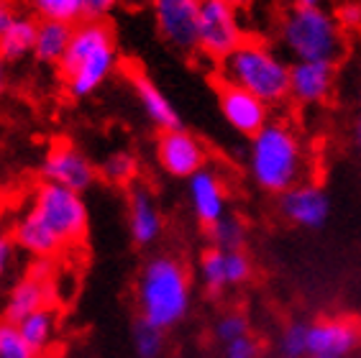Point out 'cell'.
<instances>
[{
    "label": "cell",
    "instance_id": "17",
    "mask_svg": "<svg viewBox=\"0 0 361 358\" xmlns=\"http://www.w3.org/2000/svg\"><path fill=\"white\" fill-rule=\"evenodd\" d=\"M54 295L51 282H39L31 274L21 276L18 282H13V287L8 290L6 300H3V310H0V320L18 325L23 317H28L31 312H39L44 307H49Z\"/></svg>",
    "mask_w": 361,
    "mask_h": 358
},
{
    "label": "cell",
    "instance_id": "25",
    "mask_svg": "<svg viewBox=\"0 0 361 358\" xmlns=\"http://www.w3.org/2000/svg\"><path fill=\"white\" fill-rule=\"evenodd\" d=\"M131 343L139 358H159L164 351V331L154 328L139 317L131 328Z\"/></svg>",
    "mask_w": 361,
    "mask_h": 358
},
{
    "label": "cell",
    "instance_id": "9",
    "mask_svg": "<svg viewBox=\"0 0 361 358\" xmlns=\"http://www.w3.org/2000/svg\"><path fill=\"white\" fill-rule=\"evenodd\" d=\"M157 161L169 177L190 179L208 166V149L195 133L164 131L157 138Z\"/></svg>",
    "mask_w": 361,
    "mask_h": 358
},
{
    "label": "cell",
    "instance_id": "32",
    "mask_svg": "<svg viewBox=\"0 0 361 358\" xmlns=\"http://www.w3.org/2000/svg\"><path fill=\"white\" fill-rule=\"evenodd\" d=\"M223 358H259V340L243 335L233 343L223 345Z\"/></svg>",
    "mask_w": 361,
    "mask_h": 358
},
{
    "label": "cell",
    "instance_id": "13",
    "mask_svg": "<svg viewBox=\"0 0 361 358\" xmlns=\"http://www.w3.org/2000/svg\"><path fill=\"white\" fill-rule=\"evenodd\" d=\"M361 340V325L351 317H326L307 325V356L346 358Z\"/></svg>",
    "mask_w": 361,
    "mask_h": 358
},
{
    "label": "cell",
    "instance_id": "4",
    "mask_svg": "<svg viewBox=\"0 0 361 358\" xmlns=\"http://www.w3.org/2000/svg\"><path fill=\"white\" fill-rule=\"evenodd\" d=\"M277 42L295 62L336 64L346 49V36L334 11L315 0H298L287 8L277 23Z\"/></svg>",
    "mask_w": 361,
    "mask_h": 358
},
{
    "label": "cell",
    "instance_id": "6",
    "mask_svg": "<svg viewBox=\"0 0 361 358\" xmlns=\"http://www.w3.org/2000/svg\"><path fill=\"white\" fill-rule=\"evenodd\" d=\"M28 210H34L64 246H80L90 228V210L82 195L51 182H42L36 187Z\"/></svg>",
    "mask_w": 361,
    "mask_h": 358
},
{
    "label": "cell",
    "instance_id": "11",
    "mask_svg": "<svg viewBox=\"0 0 361 358\" xmlns=\"http://www.w3.org/2000/svg\"><path fill=\"white\" fill-rule=\"evenodd\" d=\"M157 31L180 51L197 49V16L200 0H157L152 6Z\"/></svg>",
    "mask_w": 361,
    "mask_h": 358
},
{
    "label": "cell",
    "instance_id": "27",
    "mask_svg": "<svg viewBox=\"0 0 361 358\" xmlns=\"http://www.w3.org/2000/svg\"><path fill=\"white\" fill-rule=\"evenodd\" d=\"M136 172H139V164H136L133 154H128V152H113L111 156L103 161V166H100V177L118 187L128 185V182L136 177Z\"/></svg>",
    "mask_w": 361,
    "mask_h": 358
},
{
    "label": "cell",
    "instance_id": "2",
    "mask_svg": "<svg viewBox=\"0 0 361 358\" xmlns=\"http://www.w3.org/2000/svg\"><path fill=\"white\" fill-rule=\"evenodd\" d=\"M116 67H118V47L111 23H77L72 28L70 47L59 62L67 92L77 100L95 95L105 80L116 72Z\"/></svg>",
    "mask_w": 361,
    "mask_h": 358
},
{
    "label": "cell",
    "instance_id": "37",
    "mask_svg": "<svg viewBox=\"0 0 361 358\" xmlns=\"http://www.w3.org/2000/svg\"><path fill=\"white\" fill-rule=\"evenodd\" d=\"M6 85H8V64L0 59V97L6 92Z\"/></svg>",
    "mask_w": 361,
    "mask_h": 358
},
{
    "label": "cell",
    "instance_id": "34",
    "mask_svg": "<svg viewBox=\"0 0 361 358\" xmlns=\"http://www.w3.org/2000/svg\"><path fill=\"white\" fill-rule=\"evenodd\" d=\"M336 21H338L341 31H354L361 26V6L359 3H343L336 11Z\"/></svg>",
    "mask_w": 361,
    "mask_h": 358
},
{
    "label": "cell",
    "instance_id": "35",
    "mask_svg": "<svg viewBox=\"0 0 361 358\" xmlns=\"http://www.w3.org/2000/svg\"><path fill=\"white\" fill-rule=\"evenodd\" d=\"M16 261V243L11 235L0 233V276L8 274V268Z\"/></svg>",
    "mask_w": 361,
    "mask_h": 358
},
{
    "label": "cell",
    "instance_id": "31",
    "mask_svg": "<svg viewBox=\"0 0 361 358\" xmlns=\"http://www.w3.org/2000/svg\"><path fill=\"white\" fill-rule=\"evenodd\" d=\"M243 335H249V320H246V315H241V312H228V315L218 317L216 338L223 345L233 343V340H238V338H243Z\"/></svg>",
    "mask_w": 361,
    "mask_h": 358
},
{
    "label": "cell",
    "instance_id": "20",
    "mask_svg": "<svg viewBox=\"0 0 361 358\" xmlns=\"http://www.w3.org/2000/svg\"><path fill=\"white\" fill-rule=\"evenodd\" d=\"M36 26H39V21H36L34 16L18 13L13 26L0 36V59L6 64H11V62H21L23 56L28 54H34Z\"/></svg>",
    "mask_w": 361,
    "mask_h": 358
},
{
    "label": "cell",
    "instance_id": "21",
    "mask_svg": "<svg viewBox=\"0 0 361 358\" xmlns=\"http://www.w3.org/2000/svg\"><path fill=\"white\" fill-rule=\"evenodd\" d=\"M72 28L67 23H54V21H39L36 26V44H34V56L44 64H56L62 62L64 51L70 47Z\"/></svg>",
    "mask_w": 361,
    "mask_h": 358
},
{
    "label": "cell",
    "instance_id": "19",
    "mask_svg": "<svg viewBox=\"0 0 361 358\" xmlns=\"http://www.w3.org/2000/svg\"><path fill=\"white\" fill-rule=\"evenodd\" d=\"M11 238H13L16 248H21L28 256H34L36 261H51V259L64 248V243L44 226L42 218H39L34 210H26V213L16 221Z\"/></svg>",
    "mask_w": 361,
    "mask_h": 358
},
{
    "label": "cell",
    "instance_id": "16",
    "mask_svg": "<svg viewBox=\"0 0 361 358\" xmlns=\"http://www.w3.org/2000/svg\"><path fill=\"white\" fill-rule=\"evenodd\" d=\"M161 228H164V218L161 210L154 200V195L149 192V187L133 185L128 190V233L136 246L146 248L159 241Z\"/></svg>",
    "mask_w": 361,
    "mask_h": 358
},
{
    "label": "cell",
    "instance_id": "24",
    "mask_svg": "<svg viewBox=\"0 0 361 358\" xmlns=\"http://www.w3.org/2000/svg\"><path fill=\"white\" fill-rule=\"evenodd\" d=\"M36 13L42 21L77 26L82 21V0H36Z\"/></svg>",
    "mask_w": 361,
    "mask_h": 358
},
{
    "label": "cell",
    "instance_id": "7",
    "mask_svg": "<svg viewBox=\"0 0 361 358\" xmlns=\"http://www.w3.org/2000/svg\"><path fill=\"white\" fill-rule=\"evenodd\" d=\"M246 42L238 8L228 0H202L197 16V51L221 64Z\"/></svg>",
    "mask_w": 361,
    "mask_h": 358
},
{
    "label": "cell",
    "instance_id": "38",
    "mask_svg": "<svg viewBox=\"0 0 361 358\" xmlns=\"http://www.w3.org/2000/svg\"><path fill=\"white\" fill-rule=\"evenodd\" d=\"M354 144H356V149H359V154H361V116L356 118V123H354Z\"/></svg>",
    "mask_w": 361,
    "mask_h": 358
},
{
    "label": "cell",
    "instance_id": "29",
    "mask_svg": "<svg viewBox=\"0 0 361 358\" xmlns=\"http://www.w3.org/2000/svg\"><path fill=\"white\" fill-rule=\"evenodd\" d=\"M279 351L285 358H305L307 356V325L295 320L279 335Z\"/></svg>",
    "mask_w": 361,
    "mask_h": 358
},
{
    "label": "cell",
    "instance_id": "1",
    "mask_svg": "<svg viewBox=\"0 0 361 358\" xmlns=\"http://www.w3.org/2000/svg\"><path fill=\"white\" fill-rule=\"evenodd\" d=\"M139 317L149 325L169 331L182 323L192 304V284L188 266L174 256H152L136 279Z\"/></svg>",
    "mask_w": 361,
    "mask_h": 358
},
{
    "label": "cell",
    "instance_id": "5",
    "mask_svg": "<svg viewBox=\"0 0 361 358\" xmlns=\"http://www.w3.org/2000/svg\"><path fill=\"white\" fill-rule=\"evenodd\" d=\"M218 80L246 90L269 108L290 100V62L264 39L246 36V42L218 64Z\"/></svg>",
    "mask_w": 361,
    "mask_h": 358
},
{
    "label": "cell",
    "instance_id": "30",
    "mask_svg": "<svg viewBox=\"0 0 361 358\" xmlns=\"http://www.w3.org/2000/svg\"><path fill=\"white\" fill-rule=\"evenodd\" d=\"M251 274H254V264H251L246 251H228L226 254V284L228 287L246 284Z\"/></svg>",
    "mask_w": 361,
    "mask_h": 358
},
{
    "label": "cell",
    "instance_id": "26",
    "mask_svg": "<svg viewBox=\"0 0 361 358\" xmlns=\"http://www.w3.org/2000/svg\"><path fill=\"white\" fill-rule=\"evenodd\" d=\"M200 276L208 295H218L223 292V287H228L226 284V254L218 248H205L200 256Z\"/></svg>",
    "mask_w": 361,
    "mask_h": 358
},
{
    "label": "cell",
    "instance_id": "14",
    "mask_svg": "<svg viewBox=\"0 0 361 358\" xmlns=\"http://www.w3.org/2000/svg\"><path fill=\"white\" fill-rule=\"evenodd\" d=\"M188 197L190 207H192L195 218L202 223V226H213L228 215V192H226V185H223L221 174L216 169H200L195 177L188 179Z\"/></svg>",
    "mask_w": 361,
    "mask_h": 358
},
{
    "label": "cell",
    "instance_id": "36",
    "mask_svg": "<svg viewBox=\"0 0 361 358\" xmlns=\"http://www.w3.org/2000/svg\"><path fill=\"white\" fill-rule=\"evenodd\" d=\"M16 18H18V13L13 11V6H8V3H0V36H3L8 28L13 26Z\"/></svg>",
    "mask_w": 361,
    "mask_h": 358
},
{
    "label": "cell",
    "instance_id": "33",
    "mask_svg": "<svg viewBox=\"0 0 361 358\" xmlns=\"http://www.w3.org/2000/svg\"><path fill=\"white\" fill-rule=\"evenodd\" d=\"M113 8H116L113 0H82V21H105Z\"/></svg>",
    "mask_w": 361,
    "mask_h": 358
},
{
    "label": "cell",
    "instance_id": "12",
    "mask_svg": "<svg viewBox=\"0 0 361 358\" xmlns=\"http://www.w3.org/2000/svg\"><path fill=\"white\" fill-rule=\"evenodd\" d=\"M279 213L282 218L298 228H323L331 215V197L320 185L315 182H300L285 195H279Z\"/></svg>",
    "mask_w": 361,
    "mask_h": 358
},
{
    "label": "cell",
    "instance_id": "28",
    "mask_svg": "<svg viewBox=\"0 0 361 358\" xmlns=\"http://www.w3.org/2000/svg\"><path fill=\"white\" fill-rule=\"evenodd\" d=\"M0 358H36L18 333V325L0 320Z\"/></svg>",
    "mask_w": 361,
    "mask_h": 358
},
{
    "label": "cell",
    "instance_id": "18",
    "mask_svg": "<svg viewBox=\"0 0 361 358\" xmlns=\"http://www.w3.org/2000/svg\"><path fill=\"white\" fill-rule=\"evenodd\" d=\"M131 87H133V92H136V100H139L141 111L146 113V118H149V121H152L161 133L185 128V125H182L180 111L174 108L172 100H169V97L164 95V92H161V90L144 75V72H133Z\"/></svg>",
    "mask_w": 361,
    "mask_h": 358
},
{
    "label": "cell",
    "instance_id": "3",
    "mask_svg": "<svg viewBox=\"0 0 361 358\" xmlns=\"http://www.w3.org/2000/svg\"><path fill=\"white\" fill-rule=\"evenodd\" d=\"M246 164L254 185L277 197L300 185L307 169L302 141L298 131L285 121H269L251 138Z\"/></svg>",
    "mask_w": 361,
    "mask_h": 358
},
{
    "label": "cell",
    "instance_id": "39",
    "mask_svg": "<svg viewBox=\"0 0 361 358\" xmlns=\"http://www.w3.org/2000/svg\"><path fill=\"white\" fill-rule=\"evenodd\" d=\"M310 358H341V356H310Z\"/></svg>",
    "mask_w": 361,
    "mask_h": 358
},
{
    "label": "cell",
    "instance_id": "22",
    "mask_svg": "<svg viewBox=\"0 0 361 358\" xmlns=\"http://www.w3.org/2000/svg\"><path fill=\"white\" fill-rule=\"evenodd\" d=\"M18 333L26 340V345L36 356H42L56 338V315L51 307H44L39 312H31L18 323Z\"/></svg>",
    "mask_w": 361,
    "mask_h": 358
},
{
    "label": "cell",
    "instance_id": "8",
    "mask_svg": "<svg viewBox=\"0 0 361 358\" xmlns=\"http://www.w3.org/2000/svg\"><path fill=\"white\" fill-rule=\"evenodd\" d=\"M42 177L44 182H51V185L82 195L95 185L97 169L87 159V154L80 152L77 146L54 144L42 159Z\"/></svg>",
    "mask_w": 361,
    "mask_h": 358
},
{
    "label": "cell",
    "instance_id": "15",
    "mask_svg": "<svg viewBox=\"0 0 361 358\" xmlns=\"http://www.w3.org/2000/svg\"><path fill=\"white\" fill-rule=\"evenodd\" d=\"M336 85V64L331 62H292L290 97L300 105L326 103Z\"/></svg>",
    "mask_w": 361,
    "mask_h": 358
},
{
    "label": "cell",
    "instance_id": "23",
    "mask_svg": "<svg viewBox=\"0 0 361 358\" xmlns=\"http://www.w3.org/2000/svg\"><path fill=\"white\" fill-rule=\"evenodd\" d=\"M208 238H210V248H218L223 254L243 251V243H246V223L238 215H231V213L223 215L221 221L208 228Z\"/></svg>",
    "mask_w": 361,
    "mask_h": 358
},
{
    "label": "cell",
    "instance_id": "10",
    "mask_svg": "<svg viewBox=\"0 0 361 358\" xmlns=\"http://www.w3.org/2000/svg\"><path fill=\"white\" fill-rule=\"evenodd\" d=\"M216 97H218V111L223 121L233 128L236 133L246 138H254L267 123H269V105H264L259 97H254L246 90L236 87L231 82H216Z\"/></svg>",
    "mask_w": 361,
    "mask_h": 358
}]
</instances>
